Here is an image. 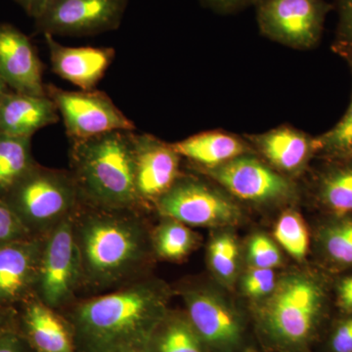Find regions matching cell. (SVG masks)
Listing matches in <instances>:
<instances>
[{
  "label": "cell",
  "instance_id": "6da1fadb",
  "mask_svg": "<svg viewBox=\"0 0 352 352\" xmlns=\"http://www.w3.org/2000/svg\"><path fill=\"white\" fill-rule=\"evenodd\" d=\"M173 291L156 278L141 277L115 291L76 302L69 322L78 352H147L170 311Z\"/></svg>",
  "mask_w": 352,
  "mask_h": 352
},
{
  "label": "cell",
  "instance_id": "7a4b0ae2",
  "mask_svg": "<svg viewBox=\"0 0 352 352\" xmlns=\"http://www.w3.org/2000/svg\"><path fill=\"white\" fill-rule=\"evenodd\" d=\"M333 279L316 264L279 274L270 295L250 303L263 346L273 352H311L332 321Z\"/></svg>",
  "mask_w": 352,
  "mask_h": 352
},
{
  "label": "cell",
  "instance_id": "3957f363",
  "mask_svg": "<svg viewBox=\"0 0 352 352\" xmlns=\"http://www.w3.org/2000/svg\"><path fill=\"white\" fill-rule=\"evenodd\" d=\"M140 212L80 204L73 222L82 287L104 292L143 277L155 256L151 230Z\"/></svg>",
  "mask_w": 352,
  "mask_h": 352
},
{
  "label": "cell",
  "instance_id": "277c9868",
  "mask_svg": "<svg viewBox=\"0 0 352 352\" xmlns=\"http://www.w3.org/2000/svg\"><path fill=\"white\" fill-rule=\"evenodd\" d=\"M133 135L134 131H117L71 142L69 173L80 203L142 210L134 185Z\"/></svg>",
  "mask_w": 352,
  "mask_h": 352
},
{
  "label": "cell",
  "instance_id": "5b68a950",
  "mask_svg": "<svg viewBox=\"0 0 352 352\" xmlns=\"http://www.w3.org/2000/svg\"><path fill=\"white\" fill-rule=\"evenodd\" d=\"M32 237H44L75 214L80 200L69 170L36 163L1 199Z\"/></svg>",
  "mask_w": 352,
  "mask_h": 352
},
{
  "label": "cell",
  "instance_id": "8992f818",
  "mask_svg": "<svg viewBox=\"0 0 352 352\" xmlns=\"http://www.w3.org/2000/svg\"><path fill=\"white\" fill-rule=\"evenodd\" d=\"M180 289L185 314L208 352H247V316L232 292L215 282H196Z\"/></svg>",
  "mask_w": 352,
  "mask_h": 352
},
{
  "label": "cell",
  "instance_id": "52a82bcc",
  "mask_svg": "<svg viewBox=\"0 0 352 352\" xmlns=\"http://www.w3.org/2000/svg\"><path fill=\"white\" fill-rule=\"evenodd\" d=\"M154 210L161 217L212 230L234 228L245 220L244 208L239 201L215 183L193 175L180 176L157 200Z\"/></svg>",
  "mask_w": 352,
  "mask_h": 352
},
{
  "label": "cell",
  "instance_id": "ba28073f",
  "mask_svg": "<svg viewBox=\"0 0 352 352\" xmlns=\"http://www.w3.org/2000/svg\"><path fill=\"white\" fill-rule=\"evenodd\" d=\"M199 173L241 205L244 203L264 210H284L292 207L300 195L295 180L278 173L254 153Z\"/></svg>",
  "mask_w": 352,
  "mask_h": 352
},
{
  "label": "cell",
  "instance_id": "9c48e42d",
  "mask_svg": "<svg viewBox=\"0 0 352 352\" xmlns=\"http://www.w3.org/2000/svg\"><path fill=\"white\" fill-rule=\"evenodd\" d=\"M73 215L43 238L34 296L55 310L75 302L76 293L82 288V267Z\"/></svg>",
  "mask_w": 352,
  "mask_h": 352
},
{
  "label": "cell",
  "instance_id": "30bf717a",
  "mask_svg": "<svg viewBox=\"0 0 352 352\" xmlns=\"http://www.w3.org/2000/svg\"><path fill=\"white\" fill-rule=\"evenodd\" d=\"M254 6L264 36L300 50L318 45L326 17L333 9L326 0H258Z\"/></svg>",
  "mask_w": 352,
  "mask_h": 352
},
{
  "label": "cell",
  "instance_id": "8fae6325",
  "mask_svg": "<svg viewBox=\"0 0 352 352\" xmlns=\"http://www.w3.org/2000/svg\"><path fill=\"white\" fill-rule=\"evenodd\" d=\"M46 94L56 106L71 142L95 138L108 132L135 131V126L99 90L69 91L46 85Z\"/></svg>",
  "mask_w": 352,
  "mask_h": 352
},
{
  "label": "cell",
  "instance_id": "7c38bea8",
  "mask_svg": "<svg viewBox=\"0 0 352 352\" xmlns=\"http://www.w3.org/2000/svg\"><path fill=\"white\" fill-rule=\"evenodd\" d=\"M129 0H48L34 19L50 36H89L119 29Z\"/></svg>",
  "mask_w": 352,
  "mask_h": 352
},
{
  "label": "cell",
  "instance_id": "4fadbf2b",
  "mask_svg": "<svg viewBox=\"0 0 352 352\" xmlns=\"http://www.w3.org/2000/svg\"><path fill=\"white\" fill-rule=\"evenodd\" d=\"M182 160L173 144L151 134L134 133V185L142 210L154 208L183 175Z\"/></svg>",
  "mask_w": 352,
  "mask_h": 352
},
{
  "label": "cell",
  "instance_id": "5bb4252c",
  "mask_svg": "<svg viewBox=\"0 0 352 352\" xmlns=\"http://www.w3.org/2000/svg\"><path fill=\"white\" fill-rule=\"evenodd\" d=\"M43 238L0 245V307L12 308L34 296Z\"/></svg>",
  "mask_w": 352,
  "mask_h": 352
},
{
  "label": "cell",
  "instance_id": "9a60e30c",
  "mask_svg": "<svg viewBox=\"0 0 352 352\" xmlns=\"http://www.w3.org/2000/svg\"><path fill=\"white\" fill-rule=\"evenodd\" d=\"M0 76L14 92L47 95L36 48L31 39L12 25L0 24Z\"/></svg>",
  "mask_w": 352,
  "mask_h": 352
},
{
  "label": "cell",
  "instance_id": "2e32d148",
  "mask_svg": "<svg viewBox=\"0 0 352 352\" xmlns=\"http://www.w3.org/2000/svg\"><path fill=\"white\" fill-rule=\"evenodd\" d=\"M247 138L256 156L292 179L303 175L316 157L315 138L292 126H278Z\"/></svg>",
  "mask_w": 352,
  "mask_h": 352
},
{
  "label": "cell",
  "instance_id": "e0dca14e",
  "mask_svg": "<svg viewBox=\"0 0 352 352\" xmlns=\"http://www.w3.org/2000/svg\"><path fill=\"white\" fill-rule=\"evenodd\" d=\"M44 38L53 73L80 90L95 89L116 57L113 48L71 47L62 45L50 34Z\"/></svg>",
  "mask_w": 352,
  "mask_h": 352
},
{
  "label": "cell",
  "instance_id": "ac0fdd59",
  "mask_svg": "<svg viewBox=\"0 0 352 352\" xmlns=\"http://www.w3.org/2000/svg\"><path fill=\"white\" fill-rule=\"evenodd\" d=\"M22 305L21 324L25 339L36 352L76 351L73 329L68 319L32 296Z\"/></svg>",
  "mask_w": 352,
  "mask_h": 352
},
{
  "label": "cell",
  "instance_id": "d6986e66",
  "mask_svg": "<svg viewBox=\"0 0 352 352\" xmlns=\"http://www.w3.org/2000/svg\"><path fill=\"white\" fill-rule=\"evenodd\" d=\"M59 120L56 106L48 95L10 91L0 99V133L32 138L36 132Z\"/></svg>",
  "mask_w": 352,
  "mask_h": 352
},
{
  "label": "cell",
  "instance_id": "ffe728a7",
  "mask_svg": "<svg viewBox=\"0 0 352 352\" xmlns=\"http://www.w3.org/2000/svg\"><path fill=\"white\" fill-rule=\"evenodd\" d=\"M309 194L321 217L352 215V157L323 160L312 176Z\"/></svg>",
  "mask_w": 352,
  "mask_h": 352
},
{
  "label": "cell",
  "instance_id": "44dd1931",
  "mask_svg": "<svg viewBox=\"0 0 352 352\" xmlns=\"http://www.w3.org/2000/svg\"><path fill=\"white\" fill-rule=\"evenodd\" d=\"M311 235L316 265L333 276L352 270V215L321 217Z\"/></svg>",
  "mask_w": 352,
  "mask_h": 352
},
{
  "label": "cell",
  "instance_id": "7402d4cb",
  "mask_svg": "<svg viewBox=\"0 0 352 352\" xmlns=\"http://www.w3.org/2000/svg\"><path fill=\"white\" fill-rule=\"evenodd\" d=\"M173 145L180 157L193 164L198 173L254 153L247 141L219 131L201 132Z\"/></svg>",
  "mask_w": 352,
  "mask_h": 352
},
{
  "label": "cell",
  "instance_id": "603a6c76",
  "mask_svg": "<svg viewBox=\"0 0 352 352\" xmlns=\"http://www.w3.org/2000/svg\"><path fill=\"white\" fill-rule=\"evenodd\" d=\"M206 261L215 283L233 292L242 273L243 250L233 228L212 230Z\"/></svg>",
  "mask_w": 352,
  "mask_h": 352
},
{
  "label": "cell",
  "instance_id": "cb8c5ba5",
  "mask_svg": "<svg viewBox=\"0 0 352 352\" xmlns=\"http://www.w3.org/2000/svg\"><path fill=\"white\" fill-rule=\"evenodd\" d=\"M147 352H208L185 312L168 311L153 336Z\"/></svg>",
  "mask_w": 352,
  "mask_h": 352
},
{
  "label": "cell",
  "instance_id": "d4e9b609",
  "mask_svg": "<svg viewBox=\"0 0 352 352\" xmlns=\"http://www.w3.org/2000/svg\"><path fill=\"white\" fill-rule=\"evenodd\" d=\"M151 230V243L155 258L179 263L190 256L199 245L198 234L192 227L173 219L161 217Z\"/></svg>",
  "mask_w": 352,
  "mask_h": 352
},
{
  "label": "cell",
  "instance_id": "484cf974",
  "mask_svg": "<svg viewBox=\"0 0 352 352\" xmlns=\"http://www.w3.org/2000/svg\"><path fill=\"white\" fill-rule=\"evenodd\" d=\"M36 164L32 138L0 133V199Z\"/></svg>",
  "mask_w": 352,
  "mask_h": 352
},
{
  "label": "cell",
  "instance_id": "4316f807",
  "mask_svg": "<svg viewBox=\"0 0 352 352\" xmlns=\"http://www.w3.org/2000/svg\"><path fill=\"white\" fill-rule=\"evenodd\" d=\"M273 239L296 263H305L311 249V233L302 215L293 207L284 208L278 217Z\"/></svg>",
  "mask_w": 352,
  "mask_h": 352
},
{
  "label": "cell",
  "instance_id": "83f0119b",
  "mask_svg": "<svg viewBox=\"0 0 352 352\" xmlns=\"http://www.w3.org/2000/svg\"><path fill=\"white\" fill-rule=\"evenodd\" d=\"M316 157L322 160L352 157V96L346 113L335 126L315 138Z\"/></svg>",
  "mask_w": 352,
  "mask_h": 352
},
{
  "label": "cell",
  "instance_id": "f1b7e54d",
  "mask_svg": "<svg viewBox=\"0 0 352 352\" xmlns=\"http://www.w3.org/2000/svg\"><path fill=\"white\" fill-rule=\"evenodd\" d=\"M243 258L247 267L277 270L283 267L285 258L281 248L273 238L263 232L252 234L245 245Z\"/></svg>",
  "mask_w": 352,
  "mask_h": 352
},
{
  "label": "cell",
  "instance_id": "f546056e",
  "mask_svg": "<svg viewBox=\"0 0 352 352\" xmlns=\"http://www.w3.org/2000/svg\"><path fill=\"white\" fill-rule=\"evenodd\" d=\"M276 270L245 267L241 273L237 288L250 303L263 300L274 289L277 284Z\"/></svg>",
  "mask_w": 352,
  "mask_h": 352
},
{
  "label": "cell",
  "instance_id": "4dcf8cb0",
  "mask_svg": "<svg viewBox=\"0 0 352 352\" xmlns=\"http://www.w3.org/2000/svg\"><path fill=\"white\" fill-rule=\"evenodd\" d=\"M325 336L326 352H352V312H339Z\"/></svg>",
  "mask_w": 352,
  "mask_h": 352
},
{
  "label": "cell",
  "instance_id": "1f68e13d",
  "mask_svg": "<svg viewBox=\"0 0 352 352\" xmlns=\"http://www.w3.org/2000/svg\"><path fill=\"white\" fill-rule=\"evenodd\" d=\"M338 27L333 50L346 59L352 54V0H336Z\"/></svg>",
  "mask_w": 352,
  "mask_h": 352
},
{
  "label": "cell",
  "instance_id": "d6a6232c",
  "mask_svg": "<svg viewBox=\"0 0 352 352\" xmlns=\"http://www.w3.org/2000/svg\"><path fill=\"white\" fill-rule=\"evenodd\" d=\"M32 237L8 206L0 199V245Z\"/></svg>",
  "mask_w": 352,
  "mask_h": 352
},
{
  "label": "cell",
  "instance_id": "836d02e7",
  "mask_svg": "<svg viewBox=\"0 0 352 352\" xmlns=\"http://www.w3.org/2000/svg\"><path fill=\"white\" fill-rule=\"evenodd\" d=\"M333 300L338 312H352V275L335 276Z\"/></svg>",
  "mask_w": 352,
  "mask_h": 352
},
{
  "label": "cell",
  "instance_id": "e575fe53",
  "mask_svg": "<svg viewBox=\"0 0 352 352\" xmlns=\"http://www.w3.org/2000/svg\"><path fill=\"white\" fill-rule=\"evenodd\" d=\"M0 352H36L19 331L7 328L0 332Z\"/></svg>",
  "mask_w": 352,
  "mask_h": 352
},
{
  "label": "cell",
  "instance_id": "d590c367",
  "mask_svg": "<svg viewBox=\"0 0 352 352\" xmlns=\"http://www.w3.org/2000/svg\"><path fill=\"white\" fill-rule=\"evenodd\" d=\"M258 0H200L201 4L219 14L238 12L245 7L254 6Z\"/></svg>",
  "mask_w": 352,
  "mask_h": 352
},
{
  "label": "cell",
  "instance_id": "8d00e7d4",
  "mask_svg": "<svg viewBox=\"0 0 352 352\" xmlns=\"http://www.w3.org/2000/svg\"><path fill=\"white\" fill-rule=\"evenodd\" d=\"M27 12L28 15L36 19L41 14L48 0H15Z\"/></svg>",
  "mask_w": 352,
  "mask_h": 352
},
{
  "label": "cell",
  "instance_id": "74e56055",
  "mask_svg": "<svg viewBox=\"0 0 352 352\" xmlns=\"http://www.w3.org/2000/svg\"><path fill=\"white\" fill-rule=\"evenodd\" d=\"M13 315V308L0 307V332L11 327Z\"/></svg>",
  "mask_w": 352,
  "mask_h": 352
},
{
  "label": "cell",
  "instance_id": "f35d334b",
  "mask_svg": "<svg viewBox=\"0 0 352 352\" xmlns=\"http://www.w3.org/2000/svg\"><path fill=\"white\" fill-rule=\"evenodd\" d=\"M12 91V90L10 89L8 87H7V85L6 82H4V80H2L1 76H0V99L2 98V97L4 96L6 94H8V92Z\"/></svg>",
  "mask_w": 352,
  "mask_h": 352
},
{
  "label": "cell",
  "instance_id": "ab89813d",
  "mask_svg": "<svg viewBox=\"0 0 352 352\" xmlns=\"http://www.w3.org/2000/svg\"><path fill=\"white\" fill-rule=\"evenodd\" d=\"M344 60H346L347 63H349V67H351V73H352V54L349 55V56L346 57V59H344Z\"/></svg>",
  "mask_w": 352,
  "mask_h": 352
}]
</instances>
